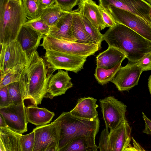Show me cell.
Returning a JSON list of instances; mask_svg holds the SVG:
<instances>
[{
	"label": "cell",
	"mask_w": 151,
	"mask_h": 151,
	"mask_svg": "<svg viewBox=\"0 0 151 151\" xmlns=\"http://www.w3.org/2000/svg\"><path fill=\"white\" fill-rule=\"evenodd\" d=\"M54 71L37 51L33 52L28 58L19 81L23 100L29 99L37 106L41 104L46 97L48 83Z\"/></svg>",
	"instance_id": "cell-1"
},
{
	"label": "cell",
	"mask_w": 151,
	"mask_h": 151,
	"mask_svg": "<svg viewBox=\"0 0 151 151\" xmlns=\"http://www.w3.org/2000/svg\"><path fill=\"white\" fill-rule=\"evenodd\" d=\"M103 40L109 47L124 53L131 63H137L145 53L151 52V42L120 24L109 28L103 35Z\"/></svg>",
	"instance_id": "cell-2"
},
{
	"label": "cell",
	"mask_w": 151,
	"mask_h": 151,
	"mask_svg": "<svg viewBox=\"0 0 151 151\" xmlns=\"http://www.w3.org/2000/svg\"><path fill=\"white\" fill-rule=\"evenodd\" d=\"M27 20L22 0H0V44L16 40Z\"/></svg>",
	"instance_id": "cell-3"
},
{
	"label": "cell",
	"mask_w": 151,
	"mask_h": 151,
	"mask_svg": "<svg viewBox=\"0 0 151 151\" xmlns=\"http://www.w3.org/2000/svg\"><path fill=\"white\" fill-rule=\"evenodd\" d=\"M59 123V147L62 148L72 140L82 137H95L98 132L100 121L89 120L63 112L56 119Z\"/></svg>",
	"instance_id": "cell-4"
},
{
	"label": "cell",
	"mask_w": 151,
	"mask_h": 151,
	"mask_svg": "<svg viewBox=\"0 0 151 151\" xmlns=\"http://www.w3.org/2000/svg\"><path fill=\"white\" fill-rule=\"evenodd\" d=\"M40 45L46 51H56L71 55L88 57L93 55L101 48L98 45L83 44L59 40L50 35L43 37Z\"/></svg>",
	"instance_id": "cell-5"
},
{
	"label": "cell",
	"mask_w": 151,
	"mask_h": 151,
	"mask_svg": "<svg viewBox=\"0 0 151 151\" xmlns=\"http://www.w3.org/2000/svg\"><path fill=\"white\" fill-rule=\"evenodd\" d=\"M103 6L117 23L127 26L151 42V24L127 11L113 6Z\"/></svg>",
	"instance_id": "cell-6"
},
{
	"label": "cell",
	"mask_w": 151,
	"mask_h": 151,
	"mask_svg": "<svg viewBox=\"0 0 151 151\" xmlns=\"http://www.w3.org/2000/svg\"><path fill=\"white\" fill-rule=\"evenodd\" d=\"M0 46V77L17 65L27 64L28 59L16 40Z\"/></svg>",
	"instance_id": "cell-7"
},
{
	"label": "cell",
	"mask_w": 151,
	"mask_h": 151,
	"mask_svg": "<svg viewBox=\"0 0 151 151\" xmlns=\"http://www.w3.org/2000/svg\"><path fill=\"white\" fill-rule=\"evenodd\" d=\"M87 57L50 50L46 51L44 56L49 68L52 70L63 69L76 73L83 69Z\"/></svg>",
	"instance_id": "cell-8"
},
{
	"label": "cell",
	"mask_w": 151,
	"mask_h": 151,
	"mask_svg": "<svg viewBox=\"0 0 151 151\" xmlns=\"http://www.w3.org/2000/svg\"><path fill=\"white\" fill-rule=\"evenodd\" d=\"M106 127L114 129L126 120L127 106L114 96H109L99 100Z\"/></svg>",
	"instance_id": "cell-9"
},
{
	"label": "cell",
	"mask_w": 151,
	"mask_h": 151,
	"mask_svg": "<svg viewBox=\"0 0 151 151\" xmlns=\"http://www.w3.org/2000/svg\"><path fill=\"white\" fill-rule=\"evenodd\" d=\"M25 107L24 101L19 105L0 108V114L7 128L18 134H22L27 130Z\"/></svg>",
	"instance_id": "cell-10"
},
{
	"label": "cell",
	"mask_w": 151,
	"mask_h": 151,
	"mask_svg": "<svg viewBox=\"0 0 151 151\" xmlns=\"http://www.w3.org/2000/svg\"><path fill=\"white\" fill-rule=\"evenodd\" d=\"M32 131L35 133L33 151L59 147V123L57 119L50 124L37 127Z\"/></svg>",
	"instance_id": "cell-11"
},
{
	"label": "cell",
	"mask_w": 151,
	"mask_h": 151,
	"mask_svg": "<svg viewBox=\"0 0 151 151\" xmlns=\"http://www.w3.org/2000/svg\"><path fill=\"white\" fill-rule=\"evenodd\" d=\"M143 72L137 63L128 62L125 66L120 68L110 82L119 91H128L138 84Z\"/></svg>",
	"instance_id": "cell-12"
},
{
	"label": "cell",
	"mask_w": 151,
	"mask_h": 151,
	"mask_svg": "<svg viewBox=\"0 0 151 151\" xmlns=\"http://www.w3.org/2000/svg\"><path fill=\"white\" fill-rule=\"evenodd\" d=\"M104 6H113L130 12L151 24L150 12L151 5L144 0H100Z\"/></svg>",
	"instance_id": "cell-13"
},
{
	"label": "cell",
	"mask_w": 151,
	"mask_h": 151,
	"mask_svg": "<svg viewBox=\"0 0 151 151\" xmlns=\"http://www.w3.org/2000/svg\"><path fill=\"white\" fill-rule=\"evenodd\" d=\"M132 128L127 120L110 129L108 142L110 151H124L130 145Z\"/></svg>",
	"instance_id": "cell-14"
},
{
	"label": "cell",
	"mask_w": 151,
	"mask_h": 151,
	"mask_svg": "<svg viewBox=\"0 0 151 151\" xmlns=\"http://www.w3.org/2000/svg\"><path fill=\"white\" fill-rule=\"evenodd\" d=\"M71 79L67 71L58 70L49 80L46 97L52 99L64 94L68 89L73 86Z\"/></svg>",
	"instance_id": "cell-15"
},
{
	"label": "cell",
	"mask_w": 151,
	"mask_h": 151,
	"mask_svg": "<svg viewBox=\"0 0 151 151\" xmlns=\"http://www.w3.org/2000/svg\"><path fill=\"white\" fill-rule=\"evenodd\" d=\"M43 35L25 25H23L21 27L16 40L20 44L28 59L33 52L37 51Z\"/></svg>",
	"instance_id": "cell-16"
},
{
	"label": "cell",
	"mask_w": 151,
	"mask_h": 151,
	"mask_svg": "<svg viewBox=\"0 0 151 151\" xmlns=\"http://www.w3.org/2000/svg\"><path fill=\"white\" fill-rule=\"evenodd\" d=\"M77 9L81 15L86 18L99 30L106 26L103 20L99 6L91 0H80Z\"/></svg>",
	"instance_id": "cell-17"
},
{
	"label": "cell",
	"mask_w": 151,
	"mask_h": 151,
	"mask_svg": "<svg viewBox=\"0 0 151 151\" xmlns=\"http://www.w3.org/2000/svg\"><path fill=\"white\" fill-rule=\"evenodd\" d=\"M72 12L67 13L55 25L50 27L48 35L59 40L75 42L76 40L72 31Z\"/></svg>",
	"instance_id": "cell-18"
},
{
	"label": "cell",
	"mask_w": 151,
	"mask_h": 151,
	"mask_svg": "<svg viewBox=\"0 0 151 151\" xmlns=\"http://www.w3.org/2000/svg\"><path fill=\"white\" fill-rule=\"evenodd\" d=\"M96 101L91 97L81 98L70 112L72 115L78 118L89 120L96 119L98 117L96 109L99 106L96 104Z\"/></svg>",
	"instance_id": "cell-19"
},
{
	"label": "cell",
	"mask_w": 151,
	"mask_h": 151,
	"mask_svg": "<svg viewBox=\"0 0 151 151\" xmlns=\"http://www.w3.org/2000/svg\"><path fill=\"white\" fill-rule=\"evenodd\" d=\"M126 58V55L118 49L109 47L107 50L97 56L96 68L109 69L122 62Z\"/></svg>",
	"instance_id": "cell-20"
},
{
	"label": "cell",
	"mask_w": 151,
	"mask_h": 151,
	"mask_svg": "<svg viewBox=\"0 0 151 151\" xmlns=\"http://www.w3.org/2000/svg\"><path fill=\"white\" fill-rule=\"evenodd\" d=\"M25 110L27 122L37 126L47 124L55 115L54 112L47 109L33 104L26 107Z\"/></svg>",
	"instance_id": "cell-21"
},
{
	"label": "cell",
	"mask_w": 151,
	"mask_h": 151,
	"mask_svg": "<svg viewBox=\"0 0 151 151\" xmlns=\"http://www.w3.org/2000/svg\"><path fill=\"white\" fill-rule=\"evenodd\" d=\"M22 135L7 128H0V151H22L20 144Z\"/></svg>",
	"instance_id": "cell-22"
},
{
	"label": "cell",
	"mask_w": 151,
	"mask_h": 151,
	"mask_svg": "<svg viewBox=\"0 0 151 151\" xmlns=\"http://www.w3.org/2000/svg\"><path fill=\"white\" fill-rule=\"evenodd\" d=\"M72 14V31L74 37L76 40L75 42L98 45L86 32L81 16L78 10L73 11Z\"/></svg>",
	"instance_id": "cell-23"
},
{
	"label": "cell",
	"mask_w": 151,
	"mask_h": 151,
	"mask_svg": "<svg viewBox=\"0 0 151 151\" xmlns=\"http://www.w3.org/2000/svg\"><path fill=\"white\" fill-rule=\"evenodd\" d=\"M95 137H82L76 139L59 149V151H98Z\"/></svg>",
	"instance_id": "cell-24"
},
{
	"label": "cell",
	"mask_w": 151,
	"mask_h": 151,
	"mask_svg": "<svg viewBox=\"0 0 151 151\" xmlns=\"http://www.w3.org/2000/svg\"><path fill=\"white\" fill-rule=\"evenodd\" d=\"M67 13L62 11L55 3L53 5L43 9L40 17L51 27Z\"/></svg>",
	"instance_id": "cell-25"
},
{
	"label": "cell",
	"mask_w": 151,
	"mask_h": 151,
	"mask_svg": "<svg viewBox=\"0 0 151 151\" xmlns=\"http://www.w3.org/2000/svg\"><path fill=\"white\" fill-rule=\"evenodd\" d=\"M122 62H120L114 67L109 69H106L101 68H96L94 76L98 83L104 85L110 81L121 66Z\"/></svg>",
	"instance_id": "cell-26"
},
{
	"label": "cell",
	"mask_w": 151,
	"mask_h": 151,
	"mask_svg": "<svg viewBox=\"0 0 151 151\" xmlns=\"http://www.w3.org/2000/svg\"><path fill=\"white\" fill-rule=\"evenodd\" d=\"M24 10L28 20L40 17L43 9L39 0H22Z\"/></svg>",
	"instance_id": "cell-27"
},
{
	"label": "cell",
	"mask_w": 151,
	"mask_h": 151,
	"mask_svg": "<svg viewBox=\"0 0 151 151\" xmlns=\"http://www.w3.org/2000/svg\"><path fill=\"white\" fill-rule=\"evenodd\" d=\"M27 65H17L0 77V88L11 83L19 81L22 73Z\"/></svg>",
	"instance_id": "cell-28"
},
{
	"label": "cell",
	"mask_w": 151,
	"mask_h": 151,
	"mask_svg": "<svg viewBox=\"0 0 151 151\" xmlns=\"http://www.w3.org/2000/svg\"><path fill=\"white\" fill-rule=\"evenodd\" d=\"M81 16L86 32L97 43L101 49V43L103 41V35L101 34L99 30L95 27L87 19L81 15Z\"/></svg>",
	"instance_id": "cell-29"
},
{
	"label": "cell",
	"mask_w": 151,
	"mask_h": 151,
	"mask_svg": "<svg viewBox=\"0 0 151 151\" xmlns=\"http://www.w3.org/2000/svg\"><path fill=\"white\" fill-rule=\"evenodd\" d=\"M23 25L27 26L43 35H49L50 27L40 17L28 20Z\"/></svg>",
	"instance_id": "cell-30"
},
{
	"label": "cell",
	"mask_w": 151,
	"mask_h": 151,
	"mask_svg": "<svg viewBox=\"0 0 151 151\" xmlns=\"http://www.w3.org/2000/svg\"><path fill=\"white\" fill-rule=\"evenodd\" d=\"M7 86L12 105H19L24 101L19 81L11 83Z\"/></svg>",
	"instance_id": "cell-31"
},
{
	"label": "cell",
	"mask_w": 151,
	"mask_h": 151,
	"mask_svg": "<svg viewBox=\"0 0 151 151\" xmlns=\"http://www.w3.org/2000/svg\"><path fill=\"white\" fill-rule=\"evenodd\" d=\"M35 141V133L22 135L20 144L22 151H33Z\"/></svg>",
	"instance_id": "cell-32"
},
{
	"label": "cell",
	"mask_w": 151,
	"mask_h": 151,
	"mask_svg": "<svg viewBox=\"0 0 151 151\" xmlns=\"http://www.w3.org/2000/svg\"><path fill=\"white\" fill-rule=\"evenodd\" d=\"M55 4L65 12L71 13L73 7L78 3L79 0H55Z\"/></svg>",
	"instance_id": "cell-33"
},
{
	"label": "cell",
	"mask_w": 151,
	"mask_h": 151,
	"mask_svg": "<svg viewBox=\"0 0 151 151\" xmlns=\"http://www.w3.org/2000/svg\"><path fill=\"white\" fill-rule=\"evenodd\" d=\"M109 128L106 127L101 132L98 146L99 151H110L108 142Z\"/></svg>",
	"instance_id": "cell-34"
},
{
	"label": "cell",
	"mask_w": 151,
	"mask_h": 151,
	"mask_svg": "<svg viewBox=\"0 0 151 151\" xmlns=\"http://www.w3.org/2000/svg\"><path fill=\"white\" fill-rule=\"evenodd\" d=\"M99 6L106 27H113L117 24L107 12L101 3L99 1Z\"/></svg>",
	"instance_id": "cell-35"
},
{
	"label": "cell",
	"mask_w": 151,
	"mask_h": 151,
	"mask_svg": "<svg viewBox=\"0 0 151 151\" xmlns=\"http://www.w3.org/2000/svg\"><path fill=\"white\" fill-rule=\"evenodd\" d=\"M0 108L12 105L7 86L0 88Z\"/></svg>",
	"instance_id": "cell-36"
},
{
	"label": "cell",
	"mask_w": 151,
	"mask_h": 151,
	"mask_svg": "<svg viewBox=\"0 0 151 151\" xmlns=\"http://www.w3.org/2000/svg\"><path fill=\"white\" fill-rule=\"evenodd\" d=\"M137 63L143 71L151 70V52L145 53Z\"/></svg>",
	"instance_id": "cell-37"
},
{
	"label": "cell",
	"mask_w": 151,
	"mask_h": 151,
	"mask_svg": "<svg viewBox=\"0 0 151 151\" xmlns=\"http://www.w3.org/2000/svg\"><path fill=\"white\" fill-rule=\"evenodd\" d=\"M132 145L131 144L124 151H146L135 139L132 137Z\"/></svg>",
	"instance_id": "cell-38"
},
{
	"label": "cell",
	"mask_w": 151,
	"mask_h": 151,
	"mask_svg": "<svg viewBox=\"0 0 151 151\" xmlns=\"http://www.w3.org/2000/svg\"><path fill=\"white\" fill-rule=\"evenodd\" d=\"M40 5L43 9L54 5L55 0H38Z\"/></svg>",
	"instance_id": "cell-39"
},
{
	"label": "cell",
	"mask_w": 151,
	"mask_h": 151,
	"mask_svg": "<svg viewBox=\"0 0 151 151\" xmlns=\"http://www.w3.org/2000/svg\"><path fill=\"white\" fill-rule=\"evenodd\" d=\"M7 128L6 124L4 118L0 114V128Z\"/></svg>",
	"instance_id": "cell-40"
},
{
	"label": "cell",
	"mask_w": 151,
	"mask_h": 151,
	"mask_svg": "<svg viewBox=\"0 0 151 151\" xmlns=\"http://www.w3.org/2000/svg\"><path fill=\"white\" fill-rule=\"evenodd\" d=\"M59 149L58 147L52 146L48 148L43 151H59Z\"/></svg>",
	"instance_id": "cell-41"
},
{
	"label": "cell",
	"mask_w": 151,
	"mask_h": 151,
	"mask_svg": "<svg viewBox=\"0 0 151 151\" xmlns=\"http://www.w3.org/2000/svg\"><path fill=\"white\" fill-rule=\"evenodd\" d=\"M148 86L150 94L151 96V75L149 76L148 78Z\"/></svg>",
	"instance_id": "cell-42"
},
{
	"label": "cell",
	"mask_w": 151,
	"mask_h": 151,
	"mask_svg": "<svg viewBox=\"0 0 151 151\" xmlns=\"http://www.w3.org/2000/svg\"><path fill=\"white\" fill-rule=\"evenodd\" d=\"M145 1L150 4H151V0H146Z\"/></svg>",
	"instance_id": "cell-43"
},
{
	"label": "cell",
	"mask_w": 151,
	"mask_h": 151,
	"mask_svg": "<svg viewBox=\"0 0 151 151\" xmlns=\"http://www.w3.org/2000/svg\"><path fill=\"white\" fill-rule=\"evenodd\" d=\"M150 18L151 19V8L150 9Z\"/></svg>",
	"instance_id": "cell-44"
}]
</instances>
